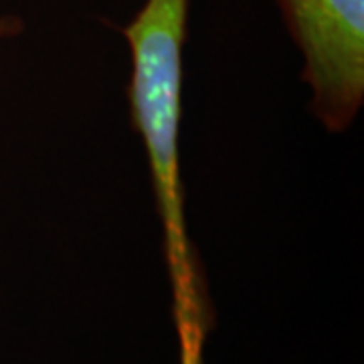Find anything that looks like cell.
<instances>
[{
  "label": "cell",
  "mask_w": 364,
  "mask_h": 364,
  "mask_svg": "<svg viewBox=\"0 0 364 364\" xmlns=\"http://www.w3.org/2000/svg\"><path fill=\"white\" fill-rule=\"evenodd\" d=\"M21 33H23V21L18 16H13V14L0 16V39L16 37Z\"/></svg>",
  "instance_id": "2"
},
{
  "label": "cell",
  "mask_w": 364,
  "mask_h": 364,
  "mask_svg": "<svg viewBox=\"0 0 364 364\" xmlns=\"http://www.w3.org/2000/svg\"><path fill=\"white\" fill-rule=\"evenodd\" d=\"M191 0H146L130 25L122 28L130 45L128 85L134 130L142 138L174 291V318L181 338H205L210 308L198 272L195 245L184 221L181 182L182 49Z\"/></svg>",
  "instance_id": "1"
}]
</instances>
